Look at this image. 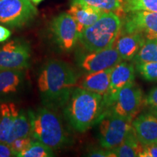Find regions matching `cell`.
I'll list each match as a JSON object with an SVG mask.
<instances>
[{
	"label": "cell",
	"instance_id": "obj_1",
	"mask_svg": "<svg viewBox=\"0 0 157 157\" xmlns=\"http://www.w3.org/2000/svg\"><path fill=\"white\" fill-rule=\"evenodd\" d=\"M77 82L73 68L63 60L52 59L39 72L37 84L42 103L52 111L64 108Z\"/></svg>",
	"mask_w": 157,
	"mask_h": 157
},
{
	"label": "cell",
	"instance_id": "obj_2",
	"mask_svg": "<svg viewBox=\"0 0 157 157\" xmlns=\"http://www.w3.org/2000/svg\"><path fill=\"white\" fill-rule=\"evenodd\" d=\"M103 96L82 87H74L64 106V116L73 129L84 132L98 123L103 111Z\"/></svg>",
	"mask_w": 157,
	"mask_h": 157
},
{
	"label": "cell",
	"instance_id": "obj_3",
	"mask_svg": "<svg viewBox=\"0 0 157 157\" xmlns=\"http://www.w3.org/2000/svg\"><path fill=\"white\" fill-rule=\"evenodd\" d=\"M31 136L52 149H59L71 143L60 117L47 107L28 112Z\"/></svg>",
	"mask_w": 157,
	"mask_h": 157
},
{
	"label": "cell",
	"instance_id": "obj_4",
	"mask_svg": "<svg viewBox=\"0 0 157 157\" xmlns=\"http://www.w3.org/2000/svg\"><path fill=\"white\" fill-rule=\"evenodd\" d=\"M122 23L114 13H103L95 23L82 31L78 42L86 52H95L109 48L121 32Z\"/></svg>",
	"mask_w": 157,
	"mask_h": 157
},
{
	"label": "cell",
	"instance_id": "obj_5",
	"mask_svg": "<svg viewBox=\"0 0 157 157\" xmlns=\"http://www.w3.org/2000/svg\"><path fill=\"white\" fill-rule=\"evenodd\" d=\"M143 101L142 89L135 81L130 82L119 92L113 103L102 112L98 122L108 115H115L132 121L143 105Z\"/></svg>",
	"mask_w": 157,
	"mask_h": 157
},
{
	"label": "cell",
	"instance_id": "obj_6",
	"mask_svg": "<svg viewBox=\"0 0 157 157\" xmlns=\"http://www.w3.org/2000/svg\"><path fill=\"white\" fill-rule=\"evenodd\" d=\"M31 0H1L0 23L21 28L29 24L38 15V10Z\"/></svg>",
	"mask_w": 157,
	"mask_h": 157
},
{
	"label": "cell",
	"instance_id": "obj_7",
	"mask_svg": "<svg viewBox=\"0 0 157 157\" xmlns=\"http://www.w3.org/2000/svg\"><path fill=\"white\" fill-rule=\"evenodd\" d=\"M99 141L103 148L119 146L132 130V121L115 115H108L99 121Z\"/></svg>",
	"mask_w": 157,
	"mask_h": 157
},
{
	"label": "cell",
	"instance_id": "obj_8",
	"mask_svg": "<svg viewBox=\"0 0 157 157\" xmlns=\"http://www.w3.org/2000/svg\"><path fill=\"white\" fill-rule=\"evenodd\" d=\"M122 61L114 45L103 50L80 52L76 55L78 67L86 74L113 68Z\"/></svg>",
	"mask_w": 157,
	"mask_h": 157
},
{
	"label": "cell",
	"instance_id": "obj_9",
	"mask_svg": "<svg viewBox=\"0 0 157 157\" xmlns=\"http://www.w3.org/2000/svg\"><path fill=\"white\" fill-rule=\"evenodd\" d=\"M50 31L58 47L65 52H71L78 41L77 25L69 13H62L51 21Z\"/></svg>",
	"mask_w": 157,
	"mask_h": 157
},
{
	"label": "cell",
	"instance_id": "obj_10",
	"mask_svg": "<svg viewBox=\"0 0 157 157\" xmlns=\"http://www.w3.org/2000/svg\"><path fill=\"white\" fill-rule=\"evenodd\" d=\"M120 34L139 33L146 40L157 41V12L137 11L128 13Z\"/></svg>",
	"mask_w": 157,
	"mask_h": 157
},
{
	"label": "cell",
	"instance_id": "obj_11",
	"mask_svg": "<svg viewBox=\"0 0 157 157\" xmlns=\"http://www.w3.org/2000/svg\"><path fill=\"white\" fill-rule=\"evenodd\" d=\"M30 48L21 40L10 41L0 48V68L24 69L29 67Z\"/></svg>",
	"mask_w": 157,
	"mask_h": 157
},
{
	"label": "cell",
	"instance_id": "obj_12",
	"mask_svg": "<svg viewBox=\"0 0 157 157\" xmlns=\"http://www.w3.org/2000/svg\"><path fill=\"white\" fill-rule=\"evenodd\" d=\"M135 66L132 62L122 60L113 68L109 90L103 98L102 112L113 103L123 87L135 81Z\"/></svg>",
	"mask_w": 157,
	"mask_h": 157
},
{
	"label": "cell",
	"instance_id": "obj_13",
	"mask_svg": "<svg viewBox=\"0 0 157 157\" xmlns=\"http://www.w3.org/2000/svg\"><path fill=\"white\" fill-rule=\"evenodd\" d=\"M132 127L143 146L157 144V116L148 111L137 116L132 120Z\"/></svg>",
	"mask_w": 157,
	"mask_h": 157
},
{
	"label": "cell",
	"instance_id": "obj_14",
	"mask_svg": "<svg viewBox=\"0 0 157 157\" xmlns=\"http://www.w3.org/2000/svg\"><path fill=\"white\" fill-rule=\"evenodd\" d=\"M146 41V38L139 33L119 34L114 47L122 60L132 61Z\"/></svg>",
	"mask_w": 157,
	"mask_h": 157
},
{
	"label": "cell",
	"instance_id": "obj_15",
	"mask_svg": "<svg viewBox=\"0 0 157 157\" xmlns=\"http://www.w3.org/2000/svg\"><path fill=\"white\" fill-rule=\"evenodd\" d=\"M68 13L75 21L78 34H80L82 31L95 23L105 12L91 6L73 2L71 3Z\"/></svg>",
	"mask_w": 157,
	"mask_h": 157
},
{
	"label": "cell",
	"instance_id": "obj_16",
	"mask_svg": "<svg viewBox=\"0 0 157 157\" xmlns=\"http://www.w3.org/2000/svg\"><path fill=\"white\" fill-rule=\"evenodd\" d=\"M113 68L87 74L82 79L80 87L104 96L109 90Z\"/></svg>",
	"mask_w": 157,
	"mask_h": 157
},
{
	"label": "cell",
	"instance_id": "obj_17",
	"mask_svg": "<svg viewBox=\"0 0 157 157\" xmlns=\"http://www.w3.org/2000/svg\"><path fill=\"white\" fill-rule=\"evenodd\" d=\"M24 81L23 69L0 68V95L15 93Z\"/></svg>",
	"mask_w": 157,
	"mask_h": 157
},
{
	"label": "cell",
	"instance_id": "obj_18",
	"mask_svg": "<svg viewBox=\"0 0 157 157\" xmlns=\"http://www.w3.org/2000/svg\"><path fill=\"white\" fill-rule=\"evenodd\" d=\"M142 147L132 129L119 146L108 150L109 157H136L140 156Z\"/></svg>",
	"mask_w": 157,
	"mask_h": 157
},
{
	"label": "cell",
	"instance_id": "obj_19",
	"mask_svg": "<svg viewBox=\"0 0 157 157\" xmlns=\"http://www.w3.org/2000/svg\"><path fill=\"white\" fill-rule=\"evenodd\" d=\"M0 142L7 143L13 123L19 114L13 103H4L0 105Z\"/></svg>",
	"mask_w": 157,
	"mask_h": 157
},
{
	"label": "cell",
	"instance_id": "obj_20",
	"mask_svg": "<svg viewBox=\"0 0 157 157\" xmlns=\"http://www.w3.org/2000/svg\"><path fill=\"white\" fill-rule=\"evenodd\" d=\"M30 136L31 124L28 113H25L22 111L19 112L18 116L15 119L6 143L10 144L17 138Z\"/></svg>",
	"mask_w": 157,
	"mask_h": 157
},
{
	"label": "cell",
	"instance_id": "obj_21",
	"mask_svg": "<svg viewBox=\"0 0 157 157\" xmlns=\"http://www.w3.org/2000/svg\"><path fill=\"white\" fill-rule=\"evenodd\" d=\"M77 2L101 10L105 13H114L118 15L124 13L123 0H71V3Z\"/></svg>",
	"mask_w": 157,
	"mask_h": 157
},
{
	"label": "cell",
	"instance_id": "obj_22",
	"mask_svg": "<svg viewBox=\"0 0 157 157\" xmlns=\"http://www.w3.org/2000/svg\"><path fill=\"white\" fill-rule=\"evenodd\" d=\"M18 157H52L54 156L52 148L36 140L32 141L27 148L17 155Z\"/></svg>",
	"mask_w": 157,
	"mask_h": 157
},
{
	"label": "cell",
	"instance_id": "obj_23",
	"mask_svg": "<svg viewBox=\"0 0 157 157\" xmlns=\"http://www.w3.org/2000/svg\"><path fill=\"white\" fill-rule=\"evenodd\" d=\"M132 61L135 64L157 61V41L146 40Z\"/></svg>",
	"mask_w": 157,
	"mask_h": 157
},
{
	"label": "cell",
	"instance_id": "obj_24",
	"mask_svg": "<svg viewBox=\"0 0 157 157\" xmlns=\"http://www.w3.org/2000/svg\"><path fill=\"white\" fill-rule=\"evenodd\" d=\"M124 13L137 11L157 12V0H123Z\"/></svg>",
	"mask_w": 157,
	"mask_h": 157
},
{
	"label": "cell",
	"instance_id": "obj_25",
	"mask_svg": "<svg viewBox=\"0 0 157 157\" xmlns=\"http://www.w3.org/2000/svg\"><path fill=\"white\" fill-rule=\"evenodd\" d=\"M135 68L145 80L157 82V61L138 63L135 64Z\"/></svg>",
	"mask_w": 157,
	"mask_h": 157
},
{
	"label": "cell",
	"instance_id": "obj_26",
	"mask_svg": "<svg viewBox=\"0 0 157 157\" xmlns=\"http://www.w3.org/2000/svg\"><path fill=\"white\" fill-rule=\"evenodd\" d=\"M31 142H32V137L30 136L17 138L13 142H12L10 145L12 150L14 152L15 156H17V155L20 152L28 148Z\"/></svg>",
	"mask_w": 157,
	"mask_h": 157
},
{
	"label": "cell",
	"instance_id": "obj_27",
	"mask_svg": "<svg viewBox=\"0 0 157 157\" xmlns=\"http://www.w3.org/2000/svg\"><path fill=\"white\" fill-rule=\"evenodd\" d=\"M143 105L148 107L149 110H157V87L151 90L144 98Z\"/></svg>",
	"mask_w": 157,
	"mask_h": 157
},
{
	"label": "cell",
	"instance_id": "obj_28",
	"mask_svg": "<svg viewBox=\"0 0 157 157\" xmlns=\"http://www.w3.org/2000/svg\"><path fill=\"white\" fill-rule=\"evenodd\" d=\"M140 157H157V144L143 146Z\"/></svg>",
	"mask_w": 157,
	"mask_h": 157
},
{
	"label": "cell",
	"instance_id": "obj_29",
	"mask_svg": "<svg viewBox=\"0 0 157 157\" xmlns=\"http://www.w3.org/2000/svg\"><path fill=\"white\" fill-rule=\"evenodd\" d=\"M11 156H15V155L12 150L10 145L6 143L0 142V157Z\"/></svg>",
	"mask_w": 157,
	"mask_h": 157
},
{
	"label": "cell",
	"instance_id": "obj_30",
	"mask_svg": "<svg viewBox=\"0 0 157 157\" xmlns=\"http://www.w3.org/2000/svg\"><path fill=\"white\" fill-rule=\"evenodd\" d=\"M88 156L92 157H109V150L108 149H93L88 153Z\"/></svg>",
	"mask_w": 157,
	"mask_h": 157
},
{
	"label": "cell",
	"instance_id": "obj_31",
	"mask_svg": "<svg viewBox=\"0 0 157 157\" xmlns=\"http://www.w3.org/2000/svg\"><path fill=\"white\" fill-rule=\"evenodd\" d=\"M11 36V31L3 25H0V42H5Z\"/></svg>",
	"mask_w": 157,
	"mask_h": 157
},
{
	"label": "cell",
	"instance_id": "obj_32",
	"mask_svg": "<svg viewBox=\"0 0 157 157\" xmlns=\"http://www.w3.org/2000/svg\"><path fill=\"white\" fill-rule=\"evenodd\" d=\"M31 1L32 2L34 5H39V3H41L42 1H44V0H31Z\"/></svg>",
	"mask_w": 157,
	"mask_h": 157
},
{
	"label": "cell",
	"instance_id": "obj_33",
	"mask_svg": "<svg viewBox=\"0 0 157 157\" xmlns=\"http://www.w3.org/2000/svg\"><path fill=\"white\" fill-rule=\"evenodd\" d=\"M149 111H151V112L157 116V110H149Z\"/></svg>",
	"mask_w": 157,
	"mask_h": 157
},
{
	"label": "cell",
	"instance_id": "obj_34",
	"mask_svg": "<svg viewBox=\"0 0 157 157\" xmlns=\"http://www.w3.org/2000/svg\"><path fill=\"white\" fill-rule=\"evenodd\" d=\"M0 117H1V113H0Z\"/></svg>",
	"mask_w": 157,
	"mask_h": 157
},
{
	"label": "cell",
	"instance_id": "obj_35",
	"mask_svg": "<svg viewBox=\"0 0 157 157\" xmlns=\"http://www.w3.org/2000/svg\"><path fill=\"white\" fill-rule=\"evenodd\" d=\"M0 1H1V0H0Z\"/></svg>",
	"mask_w": 157,
	"mask_h": 157
}]
</instances>
